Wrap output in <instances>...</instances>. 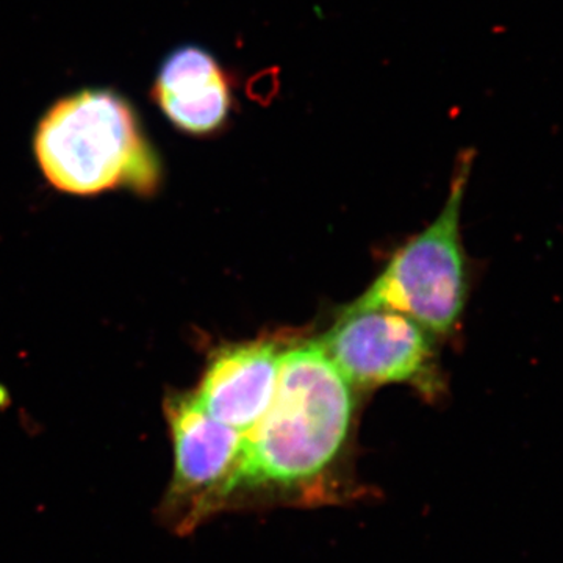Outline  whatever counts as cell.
Returning <instances> with one entry per match:
<instances>
[{
	"instance_id": "5",
	"label": "cell",
	"mask_w": 563,
	"mask_h": 563,
	"mask_svg": "<svg viewBox=\"0 0 563 563\" xmlns=\"http://www.w3.org/2000/svg\"><path fill=\"white\" fill-rule=\"evenodd\" d=\"M318 343L355 387L404 383L426 395L440 387L428 332L395 310L352 303Z\"/></svg>"
},
{
	"instance_id": "7",
	"label": "cell",
	"mask_w": 563,
	"mask_h": 563,
	"mask_svg": "<svg viewBox=\"0 0 563 563\" xmlns=\"http://www.w3.org/2000/svg\"><path fill=\"white\" fill-rule=\"evenodd\" d=\"M280 355L268 342L235 344L218 351L203 373L196 398L214 420L242 433L244 439L272 404Z\"/></svg>"
},
{
	"instance_id": "1",
	"label": "cell",
	"mask_w": 563,
	"mask_h": 563,
	"mask_svg": "<svg viewBox=\"0 0 563 563\" xmlns=\"http://www.w3.org/2000/svg\"><path fill=\"white\" fill-rule=\"evenodd\" d=\"M354 398L320 343L282 352L268 410L244 437L228 514L350 506L365 488L346 472Z\"/></svg>"
},
{
	"instance_id": "4",
	"label": "cell",
	"mask_w": 563,
	"mask_h": 563,
	"mask_svg": "<svg viewBox=\"0 0 563 563\" xmlns=\"http://www.w3.org/2000/svg\"><path fill=\"white\" fill-rule=\"evenodd\" d=\"M165 413L174 470L157 517L174 536L187 537L228 514L244 439L207 413L195 393L169 396Z\"/></svg>"
},
{
	"instance_id": "2",
	"label": "cell",
	"mask_w": 563,
	"mask_h": 563,
	"mask_svg": "<svg viewBox=\"0 0 563 563\" xmlns=\"http://www.w3.org/2000/svg\"><path fill=\"white\" fill-rule=\"evenodd\" d=\"M33 151L52 187L77 196L129 187L151 192L161 162L132 103L109 88L63 96L41 117Z\"/></svg>"
},
{
	"instance_id": "6",
	"label": "cell",
	"mask_w": 563,
	"mask_h": 563,
	"mask_svg": "<svg viewBox=\"0 0 563 563\" xmlns=\"http://www.w3.org/2000/svg\"><path fill=\"white\" fill-rule=\"evenodd\" d=\"M151 101L177 131L211 136L228 125L236 109L235 80L210 51L185 44L162 62Z\"/></svg>"
},
{
	"instance_id": "3",
	"label": "cell",
	"mask_w": 563,
	"mask_h": 563,
	"mask_svg": "<svg viewBox=\"0 0 563 563\" xmlns=\"http://www.w3.org/2000/svg\"><path fill=\"white\" fill-rule=\"evenodd\" d=\"M472 163V152H465L437 220L393 255L354 306L395 310L433 335H446L459 324L468 296L461 211Z\"/></svg>"
}]
</instances>
